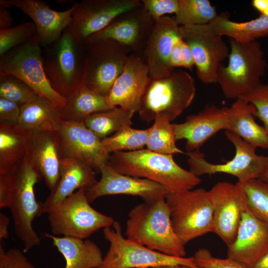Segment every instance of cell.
Returning <instances> with one entry per match:
<instances>
[{"label":"cell","mask_w":268,"mask_h":268,"mask_svg":"<svg viewBox=\"0 0 268 268\" xmlns=\"http://www.w3.org/2000/svg\"><path fill=\"white\" fill-rule=\"evenodd\" d=\"M108 164L121 174L159 183L169 193L193 189L201 181L199 177L178 165L173 155L147 149L113 153Z\"/></svg>","instance_id":"obj_1"},{"label":"cell","mask_w":268,"mask_h":268,"mask_svg":"<svg viewBox=\"0 0 268 268\" xmlns=\"http://www.w3.org/2000/svg\"><path fill=\"white\" fill-rule=\"evenodd\" d=\"M125 235L134 242L167 255L184 257L186 254L185 245L173 229L165 198L133 208L128 213Z\"/></svg>","instance_id":"obj_2"},{"label":"cell","mask_w":268,"mask_h":268,"mask_svg":"<svg viewBox=\"0 0 268 268\" xmlns=\"http://www.w3.org/2000/svg\"><path fill=\"white\" fill-rule=\"evenodd\" d=\"M43 66L53 88L67 98L83 83L86 55L84 43L69 26L60 37L42 50Z\"/></svg>","instance_id":"obj_3"},{"label":"cell","mask_w":268,"mask_h":268,"mask_svg":"<svg viewBox=\"0 0 268 268\" xmlns=\"http://www.w3.org/2000/svg\"><path fill=\"white\" fill-rule=\"evenodd\" d=\"M196 91L194 79L183 69H175L166 76L150 78L138 111L139 117L149 123L161 116L171 122L190 106Z\"/></svg>","instance_id":"obj_4"},{"label":"cell","mask_w":268,"mask_h":268,"mask_svg":"<svg viewBox=\"0 0 268 268\" xmlns=\"http://www.w3.org/2000/svg\"><path fill=\"white\" fill-rule=\"evenodd\" d=\"M229 42L228 63L219 66L217 83L226 98L237 100L251 93L261 83L266 62L257 41L243 43L229 39Z\"/></svg>","instance_id":"obj_5"},{"label":"cell","mask_w":268,"mask_h":268,"mask_svg":"<svg viewBox=\"0 0 268 268\" xmlns=\"http://www.w3.org/2000/svg\"><path fill=\"white\" fill-rule=\"evenodd\" d=\"M9 174L12 191L8 208L16 235L22 242L23 251L26 253L40 244L33 222L44 213L43 203L37 201L34 192L36 184L42 177L27 154L21 164Z\"/></svg>","instance_id":"obj_6"},{"label":"cell","mask_w":268,"mask_h":268,"mask_svg":"<svg viewBox=\"0 0 268 268\" xmlns=\"http://www.w3.org/2000/svg\"><path fill=\"white\" fill-rule=\"evenodd\" d=\"M165 199L173 229L184 245L212 232L213 208L209 191L199 188L169 193Z\"/></svg>","instance_id":"obj_7"},{"label":"cell","mask_w":268,"mask_h":268,"mask_svg":"<svg viewBox=\"0 0 268 268\" xmlns=\"http://www.w3.org/2000/svg\"><path fill=\"white\" fill-rule=\"evenodd\" d=\"M5 75L21 80L56 107L62 108L67 102V98L53 88L46 76L37 35L0 57V76Z\"/></svg>","instance_id":"obj_8"},{"label":"cell","mask_w":268,"mask_h":268,"mask_svg":"<svg viewBox=\"0 0 268 268\" xmlns=\"http://www.w3.org/2000/svg\"><path fill=\"white\" fill-rule=\"evenodd\" d=\"M46 213L51 232L55 235L82 239L101 228L111 227L115 221L112 217L91 206L84 189L76 191Z\"/></svg>","instance_id":"obj_9"},{"label":"cell","mask_w":268,"mask_h":268,"mask_svg":"<svg viewBox=\"0 0 268 268\" xmlns=\"http://www.w3.org/2000/svg\"><path fill=\"white\" fill-rule=\"evenodd\" d=\"M104 228L109 247L98 268H148L164 265H182L200 268L194 257H179L151 250L125 238L120 223Z\"/></svg>","instance_id":"obj_10"},{"label":"cell","mask_w":268,"mask_h":268,"mask_svg":"<svg viewBox=\"0 0 268 268\" xmlns=\"http://www.w3.org/2000/svg\"><path fill=\"white\" fill-rule=\"evenodd\" d=\"M86 62L83 84L89 89L107 97L125 66L130 53L109 39L84 43Z\"/></svg>","instance_id":"obj_11"},{"label":"cell","mask_w":268,"mask_h":268,"mask_svg":"<svg viewBox=\"0 0 268 268\" xmlns=\"http://www.w3.org/2000/svg\"><path fill=\"white\" fill-rule=\"evenodd\" d=\"M226 138L235 148L231 160L223 164H213L207 161L200 149L187 152L189 171L199 177L205 174L225 173L236 177L240 183L259 179L264 170L266 156L258 155L256 149L234 134L225 131Z\"/></svg>","instance_id":"obj_12"},{"label":"cell","mask_w":268,"mask_h":268,"mask_svg":"<svg viewBox=\"0 0 268 268\" xmlns=\"http://www.w3.org/2000/svg\"><path fill=\"white\" fill-rule=\"evenodd\" d=\"M180 33L192 52L199 79L204 84L217 83L219 66L229 54L222 37L206 25L180 26Z\"/></svg>","instance_id":"obj_13"},{"label":"cell","mask_w":268,"mask_h":268,"mask_svg":"<svg viewBox=\"0 0 268 268\" xmlns=\"http://www.w3.org/2000/svg\"><path fill=\"white\" fill-rule=\"evenodd\" d=\"M74 5L69 27L82 43L120 15L142 6L139 0H82Z\"/></svg>","instance_id":"obj_14"},{"label":"cell","mask_w":268,"mask_h":268,"mask_svg":"<svg viewBox=\"0 0 268 268\" xmlns=\"http://www.w3.org/2000/svg\"><path fill=\"white\" fill-rule=\"evenodd\" d=\"M209 192L213 208L212 232L228 247L236 238L242 213L246 208L241 184L219 182Z\"/></svg>","instance_id":"obj_15"},{"label":"cell","mask_w":268,"mask_h":268,"mask_svg":"<svg viewBox=\"0 0 268 268\" xmlns=\"http://www.w3.org/2000/svg\"><path fill=\"white\" fill-rule=\"evenodd\" d=\"M100 179L86 191L90 202L104 196L127 195L141 198L144 202L151 203L165 198L169 192L161 184L151 180L121 174L108 164L99 168Z\"/></svg>","instance_id":"obj_16"},{"label":"cell","mask_w":268,"mask_h":268,"mask_svg":"<svg viewBox=\"0 0 268 268\" xmlns=\"http://www.w3.org/2000/svg\"><path fill=\"white\" fill-rule=\"evenodd\" d=\"M154 23L142 5L120 15L86 41L111 40L124 47L130 54L143 57Z\"/></svg>","instance_id":"obj_17"},{"label":"cell","mask_w":268,"mask_h":268,"mask_svg":"<svg viewBox=\"0 0 268 268\" xmlns=\"http://www.w3.org/2000/svg\"><path fill=\"white\" fill-rule=\"evenodd\" d=\"M57 133L62 158L79 159L98 171L102 164H108L110 154L83 121L62 120Z\"/></svg>","instance_id":"obj_18"},{"label":"cell","mask_w":268,"mask_h":268,"mask_svg":"<svg viewBox=\"0 0 268 268\" xmlns=\"http://www.w3.org/2000/svg\"><path fill=\"white\" fill-rule=\"evenodd\" d=\"M150 79L144 57L131 54L107 96L110 105L120 107L133 116L139 110Z\"/></svg>","instance_id":"obj_19"},{"label":"cell","mask_w":268,"mask_h":268,"mask_svg":"<svg viewBox=\"0 0 268 268\" xmlns=\"http://www.w3.org/2000/svg\"><path fill=\"white\" fill-rule=\"evenodd\" d=\"M233 115L230 107L206 106L196 114L189 115L180 124H173L177 140L185 139L187 152L200 149L221 130H226Z\"/></svg>","instance_id":"obj_20"},{"label":"cell","mask_w":268,"mask_h":268,"mask_svg":"<svg viewBox=\"0 0 268 268\" xmlns=\"http://www.w3.org/2000/svg\"><path fill=\"white\" fill-rule=\"evenodd\" d=\"M7 8L15 6L27 15L35 25L41 45L44 47L58 40L69 26L74 4L67 10L51 9L47 1L40 0H0Z\"/></svg>","instance_id":"obj_21"},{"label":"cell","mask_w":268,"mask_h":268,"mask_svg":"<svg viewBox=\"0 0 268 268\" xmlns=\"http://www.w3.org/2000/svg\"><path fill=\"white\" fill-rule=\"evenodd\" d=\"M268 251V223L243 211L236 238L227 247V258L250 268Z\"/></svg>","instance_id":"obj_22"},{"label":"cell","mask_w":268,"mask_h":268,"mask_svg":"<svg viewBox=\"0 0 268 268\" xmlns=\"http://www.w3.org/2000/svg\"><path fill=\"white\" fill-rule=\"evenodd\" d=\"M180 38V25L174 18L166 15L155 21L143 54L150 78L166 76L175 69L169 65V57Z\"/></svg>","instance_id":"obj_23"},{"label":"cell","mask_w":268,"mask_h":268,"mask_svg":"<svg viewBox=\"0 0 268 268\" xmlns=\"http://www.w3.org/2000/svg\"><path fill=\"white\" fill-rule=\"evenodd\" d=\"M27 156L54 191L60 180L62 158L57 132H29Z\"/></svg>","instance_id":"obj_24"},{"label":"cell","mask_w":268,"mask_h":268,"mask_svg":"<svg viewBox=\"0 0 268 268\" xmlns=\"http://www.w3.org/2000/svg\"><path fill=\"white\" fill-rule=\"evenodd\" d=\"M94 169L85 162L71 157L62 158L60 178L55 190L43 203L44 213L71 195L76 190H87L97 182Z\"/></svg>","instance_id":"obj_25"},{"label":"cell","mask_w":268,"mask_h":268,"mask_svg":"<svg viewBox=\"0 0 268 268\" xmlns=\"http://www.w3.org/2000/svg\"><path fill=\"white\" fill-rule=\"evenodd\" d=\"M53 245L63 256L65 268H98L103 260L101 251L98 245L89 239L70 236L59 237L44 233Z\"/></svg>","instance_id":"obj_26"},{"label":"cell","mask_w":268,"mask_h":268,"mask_svg":"<svg viewBox=\"0 0 268 268\" xmlns=\"http://www.w3.org/2000/svg\"><path fill=\"white\" fill-rule=\"evenodd\" d=\"M231 107L232 117L225 131L234 134L255 148L268 149V130L256 122L254 106L239 99Z\"/></svg>","instance_id":"obj_27"},{"label":"cell","mask_w":268,"mask_h":268,"mask_svg":"<svg viewBox=\"0 0 268 268\" xmlns=\"http://www.w3.org/2000/svg\"><path fill=\"white\" fill-rule=\"evenodd\" d=\"M29 132L17 124L0 123V174H9L23 162Z\"/></svg>","instance_id":"obj_28"},{"label":"cell","mask_w":268,"mask_h":268,"mask_svg":"<svg viewBox=\"0 0 268 268\" xmlns=\"http://www.w3.org/2000/svg\"><path fill=\"white\" fill-rule=\"evenodd\" d=\"M20 108L17 124L28 132H57L63 120L59 108L38 95Z\"/></svg>","instance_id":"obj_29"},{"label":"cell","mask_w":268,"mask_h":268,"mask_svg":"<svg viewBox=\"0 0 268 268\" xmlns=\"http://www.w3.org/2000/svg\"><path fill=\"white\" fill-rule=\"evenodd\" d=\"M206 26L217 35L243 43L268 35V16L261 14L250 21L236 22L231 20L226 13H221Z\"/></svg>","instance_id":"obj_30"},{"label":"cell","mask_w":268,"mask_h":268,"mask_svg":"<svg viewBox=\"0 0 268 268\" xmlns=\"http://www.w3.org/2000/svg\"><path fill=\"white\" fill-rule=\"evenodd\" d=\"M113 107L110 105L107 97L89 89L83 83L67 98L66 104L59 110L63 120L81 122L91 114Z\"/></svg>","instance_id":"obj_31"},{"label":"cell","mask_w":268,"mask_h":268,"mask_svg":"<svg viewBox=\"0 0 268 268\" xmlns=\"http://www.w3.org/2000/svg\"><path fill=\"white\" fill-rule=\"evenodd\" d=\"M133 116L118 107L91 114L83 122L86 126L100 139L123 128L131 126Z\"/></svg>","instance_id":"obj_32"},{"label":"cell","mask_w":268,"mask_h":268,"mask_svg":"<svg viewBox=\"0 0 268 268\" xmlns=\"http://www.w3.org/2000/svg\"><path fill=\"white\" fill-rule=\"evenodd\" d=\"M149 130L146 145L147 149L165 155L186 153L176 146L174 125L171 124L168 118L157 116Z\"/></svg>","instance_id":"obj_33"},{"label":"cell","mask_w":268,"mask_h":268,"mask_svg":"<svg viewBox=\"0 0 268 268\" xmlns=\"http://www.w3.org/2000/svg\"><path fill=\"white\" fill-rule=\"evenodd\" d=\"M174 17L180 26L204 25L218 16L215 7L208 0H179Z\"/></svg>","instance_id":"obj_34"},{"label":"cell","mask_w":268,"mask_h":268,"mask_svg":"<svg viewBox=\"0 0 268 268\" xmlns=\"http://www.w3.org/2000/svg\"><path fill=\"white\" fill-rule=\"evenodd\" d=\"M149 134V128L139 130L127 126L101 141L110 154L119 151H134L142 149L146 146Z\"/></svg>","instance_id":"obj_35"},{"label":"cell","mask_w":268,"mask_h":268,"mask_svg":"<svg viewBox=\"0 0 268 268\" xmlns=\"http://www.w3.org/2000/svg\"><path fill=\"white\" fill-rule=\"evenodd\" d=\"M248 210L268 223V183L254 179L241 183Z\"/></svg>","instance_id":"obj_36"},{"label":"cell","mask_w":268,"mask_h":268,"mask_svg":"<svg viewBox=\"0 0 268 268\" xmlns=\"http://www.w3.org/2000/svg\"><path fill=\"white\" fill-rule=\"evenodd\" d=\"M38 95L27 84L9 75L0 76V97L13 102L20 106Z\"/></svg>","instance_id":"obj_37"},{"label":"cell","mask_w":268,"mask_h":268,"mask_svg":"<svg viewBox=\"0 0 268 268\" xmlns=\"http://www.w3.org/2000/svg\"><path fill=\"white\" fill-rule=\"evenodd\" d=\"M36 35V27L32 21L24 22L14 27L0 30V57L24 44Z\"/></svg>","instance_id":"obj_38"},{"label":"cell","mask_w":268,"mask_h":268,"mask_svg":"<svg viewBox=\"0 0 268 268\" xmlns=\"http://www.w3.org/2000/svg\"><path fill=\"white\" fill-rule=\"evenodd\" d=\"M240 99L254 106L255 117L259 119L268 130V84L261 83L251 93Z\"/></svg>","instance_id":"obj_39"},{"label":"cell","mask_w":268,"mask_h":268,"mask_svg":"<svg viewBox=\"0 0 268 268\" xmlns=\"http://www.w3.org/2000/svg\"><path fill=\"white\" fill-rule=\"evenodd\" d=\"M17 248L5 250L0 246V268H37Z\"/></svg>","instance_id":"obj_40"},{"label":"cell","mask_w":268,"mask_h":268,"mask_svg":"<svg viewBox=\"0 0 268 268\" xmlns=\"http://www.w3.org/2000/svg\"><path fill=\"white\" fill-rule=\"evenodd\" d=\"M141 2L154 21L166 14H175L179 8V0H141Z\"/></svg>","instance_id":"obj_41"},{"label":"cell","mask_w":268,"mask_h":268,"mask_svg":"<svg viewBox=\"0 0 268 268\" xmlns=\"http://www.w3.org/2000/svg\"><path fill=\"white\" fill-rule=\"evenodd\" d=\"M20 113V105L0 97V123L17 124Z\"/></svg>","instance_id":"obj_42"},{"label":"cell","mask_w":268,"mask_h":268,"mask_svg":"<svg viewBox=\"0 0 268 268\" xmlns=\"http://www.w3.org/2000/svg\"><path fill=\"white\" fill-rule=\"evenodd\" d=\"M12 181L10 175L0 174V208L8 207L12 196Z\"/></svg>","instance_id":"obj_43"},{"label":"cell","mask_w":268,"mask_h":268,"mask_svg":"<svg viewBox=\"0 0 268 268\" xmlns=\"http://www.w3.org/2000/svg\"><path fill=\"white\" fill-rule=\"evenodd\" d=\"M205 268H246L236 262L228 259L209 257L206 261Z\"/></svg>","instance_id":"obj_44"},{"label":"cell","mask_w":268,"mask_h":268,"mask_svg":"<svg viewBox=\"0 0 268 268\" xmlns=\"http://www.w3.org/2000/svg\"><path fill=\"white\" fill-rule=\"evenodd\" d=\"M180 48L183 67L192 70L195 66L193 54L189 46L182 38L180 40Z\"/></svg>","instance_id":"obj_45"},{"label":"cell","mask_w":268,"mask_h":268,"mask_svg":"<svg viewBox=\"0 0 268 268\" xmlns=\"http://www.w3.org/2000/svg\"><path fill=\"white\" fill-rule=\"evenodd\" d=\"M181 37L174 45L169 57V65L171 67L176 69L183 67V63L180 48Z\"/></svg>","instance_id":"obj_46"},{"label":"cell","mask_w":268,"mask_h":268,"mask_svg":"<svg viewBox=\"0 0 268 268\" xmlns=\"http://www.w3.org/2000/svg\"><path fill=\"white\" fill-rule=\"evenodd\" d=\"M8 8L0 5V30L11 27L14 19Z\"/></svg>","instance_id":"obj_47"},{"label":"cell","mask_w":268,"mask_h":268,"mask_svg":"<svg viewBox=\"0 0 268 268\" xmlns=\"http://www.w3.org/2000/svg\"><path fill=\"white\" fill-rule=\"evenodd\" d=\"M10 220L8 216L3 213H0V240L8 238V227Z\"/></svg>","instance_id":"obj_48"},{"label":"cell","mask_w":268,"mask_h":268,"mask_svg":"<svg viewBox=\"0 0 268 268\" xmlns=\"http://www.w3.org/2000/svg\"><path fill=\"white\" fill-rule=\"evenodd\" d=\"M252 5L260 14L268 16V0H253Z\"/></svg>","instance_id":"obj_49"},{"label":"cell","mask_w":268,"mask_h":268,"mask_svg":"<svg viewBox=\"0 0 268 268\" xmlns=\"http://www.w3.org/2000/svg\"><path fill=\"white\" fill-rule=\"evenodd\" d=\"M250 268H268V251Z\"/></svg>","instance_id":"obj_50"},{"label":"cell","mask_w":268,"mask_h":268,"mask_svg":"<svg viewBox=\"0 0 268 268\" xmlns=\"http://www.w3.org/2000/svg\"><path fill=\"white\" fill-rule=\"evenodd\" d=\"M259 179L264 182L268 183V156H266L265 165Z\"/></svg>","instance_id":"obj_51"},{"label":"cell","mask_w":268,"mask_h":268,"mask_svg":"<svg viewBox=\"0 0 268 268\" xmlns=\"http://www.w3.org/2000/svg\"><path fill=\"white\" fill-rule=\"evenodd\" d=\"M148 268H192L191 267L182 265H164Z\"/></svg>","instance_id":"obj_52"}]
</instances>
